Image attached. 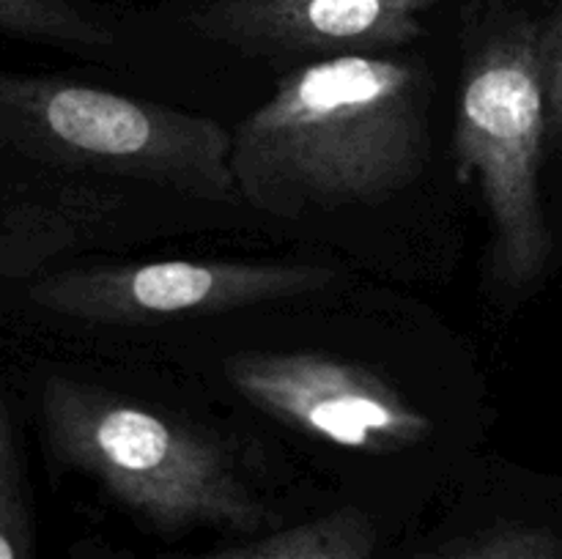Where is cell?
<instances>
[{"instance_id":"cell-4","label":"cell","mask_w":562,"mask_h":559,"mask_svg":"<svg viewBox=\"0 0 562 559\" xmlns=\"http://www.w3.org/2000/svg\"><path fill=\"white\" fill-rule=\"evenodd\" d=\"M547 135L541 25L514 20L467 60L453 126L459 175L477 181L492 219V277L508 290L536 283L552 261L538 184Z\"/></svg>"},{"instance_id":"cell-11","label":"cell","mask_w":562,"mask_h":559,"mask_svg":"<svg viewBox=\"0 0 562 559\" xmlns=\"http://www.w3.org/2000/svg\"><path fill=\"white\" fill-rule=\"evenodd\" d=\"M415 559H562V540L543 526L497 524Z\"/></svg>"},{"instance_id":"cell-7","label":"cell","mask_w":562,"mask_h":559,"mask_svg":"<svg viewBox=\"0 0 562 559\" xmlns=\"http://www.w3.org/2000/svg\"><path fill=\"white\" fill-rule=\"evenodd\" d=\"M445 0H212L190 25L245 55H351L404 47L426 33L420 14Z\"/></svg>"},{"instance_id":"cell-6","label":"cell","mask_w":562,"mask_h":559,"mask_svg":"<svg viewBox=\"0 0 562 559\" xmlns=\"http://www.w3.org/2000/svg\"><path fill=\"white\" fill-rule=\"evenodd\" d=\"M236 392L307 436L362 453L426 442L434 422L398 387L357 362L324 354H236L225 362Z\"/></svg>"},{"instance_id":"cell-8","label":"cell","mask_w":562,"mask_h":559,"mask_svg":"<svg viewBox=\"0 0 562 559\" xmlns=\"http://www.w3.org/2000/svg\"><path fill=\"white\" fill-rule=\"evenodd\" d=\"M376 524L360 507H338L318 518L195 559H376Z\"/></svg>"},{"instance_id":"cell-10","label":"cell","mask_w":562,"mask_h":559,"mask_svg":"<svg viewBox=\"0 0 562 559\" xmlns=\"http://www.w3.org/2000/svg\"><path fill=\"white\" fill-rule=\"evenodd\" d=\"M31 510L14 417L0 392V559H31Z\"/></svg>"},{"instance_id":"cell-2","label":"cell","mask_w":562,"mask_h":559,"mask_svg":"<svg viewBox=\"0 0 562 559\" xmlns=\"http://www.w3.org/2000/svg\"><path fill=\"white\" fill-rule=\"evenodd\" d=\"M49 449L159 532H258L272 521L217 438L102 387L53 376L42 389Z\"/></svg>"},{"instance_id":"cell-1","label":"cell","mask_w":562,"mask_h":559,"mask_svg":"<svg viewBox=\"0 0 562 559\" xmlns=\"http://www.w3.org/2000/svg\"><path fill=\"white\" fill-rule=\"evenodd\" d=\"M426 159V69L382 53L291 69L236 126L231 148L239 201L285 219L390 201Z\"/></svg>"},{"instance_id":"cell-5","label":"cell","mask_w":562,"mask_h":559,"mask_svg":"<svg viewBox=\"0 0 562 559\" xmlns=\"http://www.w3.org/2000/svg\"><path fill=\"white\" fill-rule=\"evenodd\" d=\"M333 280V269L291 263L157 261L53 274L33 285L31 299L77 321L148 323L291 299Z\"/></svg>"},{"instance_id":"cell-9","label":"cell","mask_w":562,"mask_h":559,"mask_svg":"<svg viewBox=\"0 0 562 559\" xmlns=\"http://www.w3.org/2000/svg\"><path fill=\"white\" fill-rule=\"evenodd\" d=\"M0 31L80 53L115 44L113 27L71 0H0Z\"/></svg>"},{"instance_id":"cell-12","label":"cell","mask_w":562,"mask_h":559,"mask_svg":"<svg viewBox=\"0 0 562 559\" xmlns=\"http://www.w3.org/2000/svg\"><path fill=\"white\" fill-rule=\"evenodd\" d=\"M541 77L549 135L562 137V0L541 27Z\"/></svg>"},{"instance_id":"cell-3","label":"cell","mask_w":562,"mask_h":559,"mask_svg":"<svg viewBox=\"0 0 562 559\" xmlns=\"http://www.w3.org/2000/svg\"><path fill=\"white\" fill-rule=\"evenodd\" d=\"M0 135L47 162L239 201L234 132L157 102L71 80L0 75Z\"/></svg>"}]
</instances>
